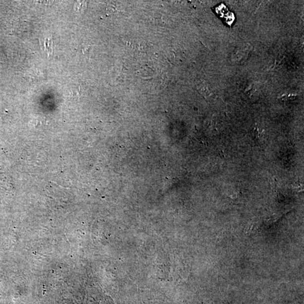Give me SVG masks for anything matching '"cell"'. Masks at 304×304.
<instances>
[{"label":"cell","instance_id":"obj_1","mask_svg":"<svg viewBox=\"0 0 304 304\" xmlns=\"http://www.w3.org/2000/svg\"><path fill=\"white\" fill-rule=\"evenodd\" d=\"M197 90L204 97L211 96L212 92L207 84L202 83L197 86Z\"/></svg>","mask_w":304,"mask_h":304},{"label":"cell","instance_id":"obj_2","mask_svg":"<svg viewBox=\"0 0 304 304\" xmlns=\"http://www.w3.org/2000/svg\"><path fill=\"white\" fill-rule=\"evenodd\" d=\"M237 56H240L239 58V60H241L242 59L245 58V57H247L248 56V52L249 49L248 48H245L244 49H238L237 51Z\"/></svg>","mask_w":304,"mask_h":304},{"label":"cell","instance_id":"obj_3","mask_svg":"<svg viewBox=\"0 0 304 304\" xmlns=\"http://www.w3.org/2000/svg\"><path fill=\"white\" fill-rule=\"evenodd\" d=\"M296 97L294 95H287V96H283L282 99L283 101H290V100H294Z\"/></svg>","mask_w":304,"mask_h":304}]
</instances>
